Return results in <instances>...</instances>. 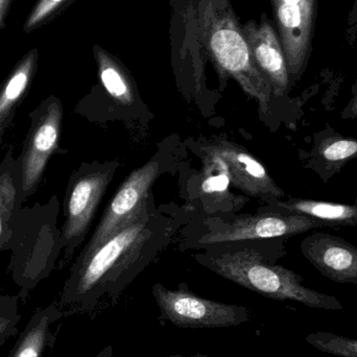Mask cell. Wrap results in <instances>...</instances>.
<instances>
[{
	"mask_svg": "<svg viewBox=\"0 0 357 357\" xmlns=\"http://www.w3.org/2000/svg\"><path fill=\"white\" fill-rule=\"evenodd\" d=\"M175 224L151 208L129 226L79 256L63 287L60 305L91 312L104 299L116 300L171 243Z\"/></svg>",
	"mask_w": 357,
	"mask_h": 357,
	"instance_id": "1",
	"label": "cell"
},
{
	"mask_svg": "<svg viewBox=\"0 0 357 357\" xmlns=\"http://www.w3.org/2000/svg\"><path fill=\"white\" fill-rule=\"evenodd\" d=\"M195 258L218 276L264 297L278 301L289 300L319 310H344L337 298L306 287L300 275L273 264L258 250H208Z\"/></svg>",
	"mask_w": 357,
	"mask_h": 357,
	"instance_id": "2",
	"label": "cell"
},
{
	"mask_svg": "<svg viewBox=\"0 0 357 357\" xmlns=\"http://www.w3.org/2000/svg\"><path fill=\"white\" fill-rule=\"evenodd\" d=\"M205 40L220 75L233 77L248 96L257 100L260 111L268 113L274 96L272 86L256 66L243 29L230 8H208Z\"/></svg>",
	"mask_w": 357,
	"mask_h": 357,
	"instance_id": "3",
	"label": "cell"
},
{
	"mask_svg": "<svg viewBox=\"0 0 357 357\" xmlns=\"http://www.w3.org/2000/svg\"><path fill=\"white\" fill-rule=\"evenodd\" d=\"M119 163L83 165L69 181L64 202L65 222L59 245L71 255L85 239L98 206L112 182Z\"/></svg>",
	"mask_w": 357,
	"mask_h": 357,
	"instance_id": "4",
	"label": "cell"
},
{
	"mask_svg": "<svg viewBox=\"0 0 357 357\" xmlns=\"http://www.w3.org/2000/svg\"><path fill=\"white\" fill-rule=\"evenodd\" d=\"M160 312V320L180 328H228L250 322L249 308L205 299L188 291L187 287L167 289L156 283L152 289Z\"/></svg>",
	"mask_w": 357,
	"mask_h": 357,
	"instance_id": "5",
	"label": "cell"
},
{
	"mask_svg": "<svg viewBox=\"0 0 357 357\" xmlns=\"http://www.w3.org/2000/svg\"><path fill=\"white\" fill-rule=\"evenodd\" d=\"M162 165L157 155L126 178L79 256L87 255L154 207L151 190L162 174Z\"/></svg>",
	"mask_w": 357,
	"mask_h": 357,
	"instance_id": "6",
	"label": "cell"
},
{
	"mask_svg": "<svg viewBox=\"0 0 357 357\" xmlns=\"http://www.w3.org/2000/svg\"><path fill=\"white\" fill-rule=\"evenodd\" d=\"M320 228L329 227L310 216L260 210L255 215L238 216L231 222H218L210 225L207 232L197 239V243L204 247L238 241L278 238L294 236Z\"/></svg>",
	"mask_w": 357,
	"mask_h": 357,
	"instance_id": "7",
	"label": "cell"
},
{
	"mask_svg": "<svg viewBox=\"0 0 357 357\" xmlns=\"http://www.w3.org/2000/svg\"><path fill=\"white\" fill-rule=\"evenodd\" d=\"M31 128L21 155V199L37 188L46 165L59 148L62 129L63 106L50 96L31 113Z\"/></svg>",
	"mask_w": 357,
	"mask_h": 357,
	"instance_id": "8",
	"label": "cell"
},
{
	"mask_svg": "<svg viewBox=\"0 0 357 357\" xmlns=\"http://www.w3.org/2000/svg\"><path fill=\"white\" fill-rule=\"evenodd\" d=\"M291 86L301 79L312 56L318 0H271Z\"/></svg>",
	"mask_w": 357,
	"mask_h": 357,
	"instance_id": "9",
	"label": "cell"
},
{
	"mask_svg": "<svg viewBox=\"0 0 357 357\" xmlns=\"http://www.w3.org/2000/svg\"><path fill=\"white\" fill-rule=\"evenodd\" d=\"M226 162L231 184L250 197H258L268 204L280 201L285 192L275 183L264 165L243 146L227 140L205 148Z\"/></svg>",
	"mask_w": 357,
	"mask_h": 357,
	"instance_id": "10",
	"label": "cell"
},
{
	"mask_svg": "<svg viewBox=\"0 0 357 357\" xmlns=\"http://www.w3.org/2000/svg\"><path fill=\"white\" fill-rule=\"evenodd\" d=\"M241 29L256 66L270 82L274 96H287L291 88V79L284 50L272 21L262 14L259 23L251 20Z\"/></svg>",
	"mask_w": 357,
	"mask_h": 357,
	"instance_id": "11",
	"label": "cell"
},
{
	"mask_svg": "<svg viewBox=\"0 0 357 357\" xmlns=\"http://www.w3.org/2000/svg\"><path fill=\"white\" fill-rule=\"evenodd\" d=\"M302 254L323 276L337 283L357 284V247L324 232L312 233L300 245Z\"/></svg>",
	"mask_w": 357,
	"mask_h": 357,
	"instance_id": "12",
	"label": "cell"
},
{
	"mask_svg": "<svg viewBox=\"0 0 357 357\" xmlns=\"http://www.w3.org/2000/svg\"><path fill=\"white\" fill-rule=\"evenodd\" d=\"M356 159V138L346 137L327 125L314 135L312 149L306 158V167L312 169L323 183H327Z\"/></svg>",
	"mask_w": 357,
	"mask_h": 357,
	"instance_id": "13",
	"label": "cell"
},
{
	"mask_svg": "<svg viewBox=\"0 0 357 357\" xmlns=\"http://www.w3.org/2000/svg\"><path fill=\"white\" fill-rule=\"evenodd\" d=\"M261 210L310 216L331 227L357 226V199L352 204L331 203L317 199L291 197L268 204Z\"/></svg>",
	"mask_w": 357,
	"mask_h": 357,
	"instance_id": "14",
	"label": "cell"
},
{
	"mask_svg": "<svg viewBox=\"0 0 357 357\" xmlns=\"http://www.w3.org/2000/svg\"><path fill=\"white\" fill-rule=\"evenodd\" d=\"M37 65V50L29 52L0 87V139L24 98Z\"/></svg>",
	"mask_w": 357,
	"mask_h": 357,
	"instance_id": "15",
	"label": "cell"
},
{
	"mask_svg": "<svg viewBox=\"0 0 357 357\" xmlns=\"http://www.w3.org/2000/svg\"><path fill=\"white\" fill-rule=\"evenodd\" d=\"M21 203V159L15 161L10 152L0 165V250L8 241L13 216Z\"/></svg>",
	"mask_w": 357,
	"mask_h": 357,
	"instance_id": "16",
	"label": "cell"
},
{
	"mask_svg": "<svg viewBox=\"0 0 357 357\" xmlns=\"http://www.w3.org/2000/svg\"><path fill=\"white\" fill-rule=\"evenodd\" d=\"M62 312L54 305L31 317L8 357H43L52 340V326Z\"/></svg>",
	"mask_w": 357,
	"mask_h": 357,
	"instance_id": "17",
	"label": "cell"
},
{
	"mask_svg": "<svg viewBox=\"0 0 357 357\" xmlns=\"http://www.w3.org/2000/svg\"><path fill=\"white\" fill-rule=\"evenodd\" d=\"M94 56L98 64V77L109 96L123 106L135 104L138 91L131 75L123 65L98 46H94Z\"/></svg>",
	"mask_w": 357,
	"mask_h": 357,
	"instance_id": "18",
	"label": "cell"
},
{
	"mask_svg": "<svg viewBox=\"0 0 357 357\" xmlns=\"http://www.w3.org/2000/svg\"><path fill=\"white\" fill-rule=\"evenodd\" d=\"M204 167L199 181V193L212 204L229 199L231 185L230 174L226 162L215 153L204 149Z\"/></svg>",
	"mask_w": 357,
	"mask_h": 357,
	"instance_id": "19",
	"label": "cell"
},
{
	"mask_svg": "<svg viewBox=\"0 0 357 357\" xmlns=\"http://www.w3.org/2000/svg\"><path fill=\"white\" fill-rule=\"evenodd\" d=\"M305 341L323 354L337 357H357L356 339L335 333L316 331L308 333L305 337Z\"/></svg>",
	"mask_w": 357,
	"mask_h": 357,
	"instance_id": "20",
	"label": "cell"
},
{
	"mask_svg": "<svg viewBox=\"0 0 357 357\" xmlns=\"http://www.w3.org/2000/svg\"><path fill=\"white\" fill-rule=\"evenodd\" d=\"M20 320L21 314L17 310L15 300L0 301V347L10 337L16 335Z\"/></svg>",
	"mask_w": 357,
	"mask_h": 357,
	"instance_id": "21",
	"label": "cell"
},
{
	"mask_svg": "<svg viewBox=\"0 0 357 357\" xmlns=\"http://www.w3.org/2000/svg\"><path fill=\"white\" fill-rule=\"evenodd\" d=\"M66 0H39L25 23V31L35 29L64 4Z\"/></svg>",
	"mask_w": 357,
	"mask_h": 357,
	"instance_id": "22",
	"label": "cell"
},
{
	"mask_svg": "<svg viewBox=\"0 0 357 357\" xmlns=\"http://www.w3.org/2000/svg\"><path fill=\"white\" fill-rule=\"evenodd\" d=\"M357 38V0H354L351 10L347 19V29H346V40L349 45L356 43Z\"/></svg>",
	"mask_w": 357,
	"mask_h": 357,
	"instance_id": "23",
	"label": "cell"
},
{
	"mask_svg": "<svg viewBox=\"0 0 357 357\" xmlns=\"http://www.w3.org/2000/svg\"><path fill=\"white\" fill-rule=\"evenodd\" d=\"M352 98L347 106L342 111L341 117L343 121H354L357 119V79L352 87Z\"/></svg>",
	"mask_w": 357,
	"mask_h": 357,
	"instance_id": "24",
	"label": "cell"
},
{
	"mask_svg": "<svg viewBox=\"0 0 357 357\" xmlns=\"http://www.w3.org/2000/svg\"><path fill=\"white\" fill-rule=\"evenodd\" d=\"M94 357H114V349L112 345L106 346Z\"/></svg>",
	"mask_w": 357,
	"mask_h": 357,
	"instance_id": "25",
	"label": "cell"
},
{
	"mask_svg": "<svg viewBox=\"0 0 357 357\" xmlns=\"http://www.w3.org/2000/svg\"><path fill=\"white\" fill-rule=\"evenodd\" d=\"M10 2V0H0V22H1L6 10H8Z\"/></svg>",
	"mask_w": 357,
	"mask_h": 357,
	"instance_id": "26",
	"label": "cell"
},
{
	"mask_svg": "<svg viewBox=\"0 0 357 357\" xmlns=\"http://www.w3.org/2000/svg\"><path fill=\"white\" fill-rule=\"evenodd\" d=\"M169 357H211L209 356H205V354H195V356H181V354H175V356H171Z\"/></svg>",
	"mask_w": 357,
	"mask_h": 357,
	"instance_id": "27",
	"label": "cell"
}]
</instances>
